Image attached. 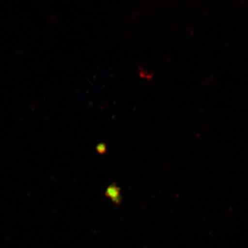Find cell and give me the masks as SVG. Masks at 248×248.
Masks as SVG:
<instances>
[{"label":"cell","mask_w":248,"mask_h":248,"mask_svg":"<svg viewBox=\"0 0 248 248\" xmlns=\"http://www.w3.org/2000/svg\"><path fill=\"white\" fill-rule=\"evenodd\" d=\"M107 195L110 197L112 200L115 201L116 203H118V200L120 201L119 199V195H120V190L119 188L116 186H110L107 191Z\"/></svg>","instance_id":"cell-1"}]
</instances>
